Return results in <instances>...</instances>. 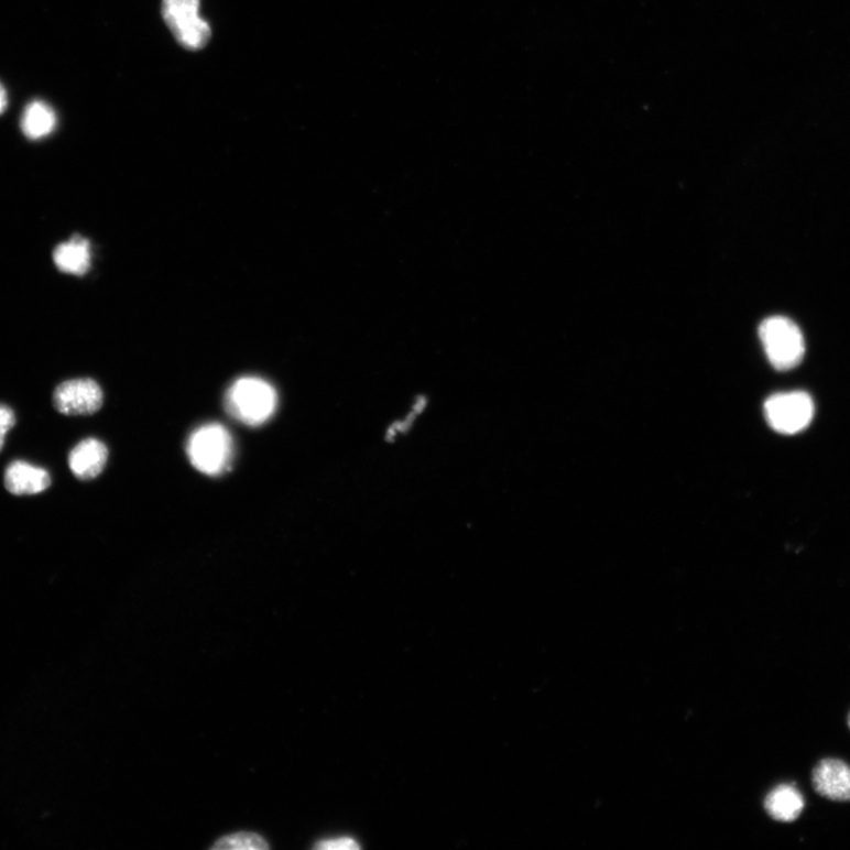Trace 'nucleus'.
Segmentation results:
<instances>
[{"label": "nucleus", "instance_id": "f257e3e1", "mask_svg": "<svg viewBox=\"0 0 850 850\" xmlns=\"http://www.w3.org/2000/svg\"><path fill=\"white\" fill-rule=\"evenodd\" d=\"M277 396L274 388L258 378L236 381L226 394V411L239 422L259 427L274 414Z\"/></svg>", "mask_w": 850, "mask_h": 850}, {"label": "nucleus", "instance_id": "f03ea898", "mask_svg": "<svg viewBox=\"0 0 850 850\" xmlns=\"http://www.w3.org/2000/svg\"><path fill=\"white\" fill-rule=\"evenodd\" d=\"M187 454L195 469L209 477H219L231 469L233 439L221 424H206L190 435Z\"/></svg>", "mask_w": 850, "mask_h": 850}, {"label": "nucleus", "instance_id": "7ed1b4c3", "mask_svg": "<svg viewBox=\"0 0 850 850\" xmlns=\"http://www.w3.org/2000/svg\"><path fill=\"white\" fill-rule=\"evenodd\" d=\"M760 338L771 363L778 370L796 368L805 357V338L791 319L775 316L760 326Z\"/></svg>", "mask_w": 850, "mask_h": 850}, {"label": "nucleus", "instance_id": "20e7f679", "mask_svg": "<svg viewBox=\"0 0 850 850\" xmlns=\"http://www.w3.org/2000/svg\"><path fill=\"white\" fill-rule=\"evenodd\" d=\"M200 0H163L162 15L179 45L199 51L210 39V28L199 14Z\"/></svg>", "mask_w": 850, "mask_h": 850}, {"label": "nucleus", "instance_id": "39448f33", "mask_svg": "<svg viewBox=\"0 0 850 850\" xmlns=\"http://www.w3.org/2000/svg\"><path fill=\"white\" fill-rule=\"evenodd\" d=\"M814 402L804 391L782 392L765 402L767 423L781 434L794 435L805 431L814 417Z\"/></svg>", "mask_w": 850, "mask_h": 850}, {"label": "nucleus", "instance_id": "423d86ee", "mask_svg": "<svg viewBox=\"0 0 850 850\" xmlns=\"http://www.w3.org/2000/svg\"><path fill=\"white\" fill-rule=\"evenodd\" d=\"M103 391L91 379H76L61 383L54 391V406L67 416H89L103 405Z\"/></svg>", "mask_w": 850, "mask_h": 850}, {"label": "nucleus", "instance_id": "0eeeda50", "mask_svg": "<svg viewBox=\"0 0 850 850\" xmlns=\"http://www.w3.org/2000/svg\"><path fill=\"white\" fill-rule=\"evenodd\" d=\"M817 794L836 803H850V765L838 759H825L813 771Z\"/></svg>", "mask_w": 850, "mask_h": 850}, {"label": "nucleus", "instance_id": "6e6552de", "mask_svg": "<svg viewBox=\"0 0 850 850\" xmlns=\"http://www.w3.org/2000/svg\"><path fill=\"white\" fill-rule=\"evenodd\" d=\"M108 457V448L100 439L86 438L70 451L69 468L78 480L90 481L101 476Z\"/></svg>", "mask_w": 850, "mask_h": 850}, {"label": "nucleus", "instance_id": "1a4fd4ad", "mask_svg": "<svg viewBox=\"0 0 850 850\" xmlns=\"http://www.w3.org/2000/svg\"><path fill=\"white\" fill-rule=\"evenodd\" d=\"M4 484L12 495H36L52 486V477L44 468L24 461H14L6 470Z\"/></svg>", "mask_w": 850, "mask_h": 850}, {"label": "nucleus", "instance_id": "9d476101", "mask_svg": "<svg viewBox=\"0 0 850 850\" xmlns=\"http://www.w3.org/2000/svg\"><path fill=\"white\" fill-rule=\"evenodd\" d=\"M805 806L803 794L791 784H782L775 788L764 803L766 813L780 822H794L803 814Z\"/></svg>", "mask_w": 850, "mask_h": 850}, {"label": "nucleus", "instance_id": "9b49d317", "mask_svg": "<svg viewBox=\"0 0 850 850\" xmlns=\"http://www.w3.org/2000/svg\"><path fill=\"white\" fill-rule=\"evenodd\" d=\"M57 269L74 275L86 274L91 266V248L87 239L74 236L70 241L58 244L54 251Z\"/></svg>", "mask_w": 850, "mask_h": 850}, {"label": "nucleus", "instance_id": "f8f14e48", "mask_svg": "<svg viewBox=\"0 0 850 850\" xmlns=\"http://www.w3.org/2000/svg\"><path fill=\"white\" fill-rule=\"evenodd\" d=\"M57 124L56 113L53 108L42 101L31 102L26 106L21 128L23 134L32 140L37 141L51 135Z\"/></svg>", "mask_w": 850, "mask_h": 850}, {"label": "nucleus", "instance_id": "ddd939ff", "mask_svg": "<svg viewBox=\"0 0 850 850\" xmlns=\"http://www.w3.org/2000/svg\"><path fill=\"white\" fill-rule=\"evenodd\" d=\"M427 406V400L418 397L414 404L408 407L407 414L403 415L404 417L399 418L389 425L384 433L388 443H396L397 439L407 434Z\"/></svg>", "mask_w": 850, "mask_h": 850}, {"label": "nucleus", "instance_id": "4468645a", "mask_svg": "<svg viewBox=\"0 0 850 850\" xmlns=\"http://www.w3.org/2000/svg\"><path fill=\"white\" fill-rule=\"evenodd\" d=\"M270 846L268 844L266 840L258 836V833L254 832H238L233 833V836H228L219 841L215 846H212V849H260L265 850L269 849Z\"/></svg>", "mask_w": 850, "mask_h": 850}, {"label": "nucleus", "instance_id": "2eb2a0df", "mask_svg": "<svg viewBox=\"0 0 850 850\" xmlns=\"http://www.w3.org/2000/svg\"><path fill=\"white\" fill-rule=\"evenodd\" d=\"M14 412L9 405L0 403V451L3 450L7 435L14 427Z\"/></svg>", "mask_w": 850, "mask_h": 850}, {"label": "nucleus", "instance_id": "dca6fc26", "mask_svg": "<svg viewBox=\"0 0 850 850\" xmlns=\"http://www.w3.org/2000/svg\"><path fill=\"white\" fill-rule=\"evenodd\" d=\"M318 849H326V850H351V849H358L359 846L352 838H337V839H330V840H324L320 841L317 846Z\"/></svg>", "mask_w": 850, "mask_h": 850}, {"label": "nucleus", "instance_id": "f3484780", "mask_svg": "<svg viewBox=\"0 0 850 850\" xmlns=\"http://www.w3.org/2000/svg\"><path fill=\"white\" fill-rule=\"evenodd\" d=\"M8 103L9 100L7 90L2 85H0V116H2V113L7 110Z\"/></svg>", "mask_w": 850, "mask_h": 850}, {"label": "nucleus", "instance_id": "a211bd4d", "mask_svg": "<svg viewBox=\"0 0 850 850\" xmlns=\"http://www.w3.org/2000/svg\"><path fill=\"white\" fill-rule=\"evenodd\" d=\"M848 727L850 728V713H849V717H848Z\"/></svg>", "mask_w": 850, "mask_h": 850}]
</instances>
